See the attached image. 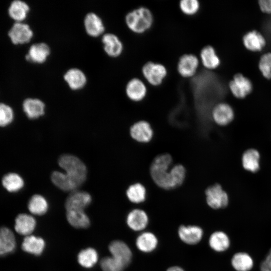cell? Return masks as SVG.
Masks as SVG:
<instances>
[{
    "mask_svg": "<svg viewBox=\"0 0 271 271\" xmlns=\"http://www.w3.org/2000/svg\"><path fill=\"white\" fill-rule=\"evenodd\" d=\"M58 162L66 178L77 190L86 179L87 171L84 163L78 157L68 154L61 155Z\"/></svg>",
    "mask_w": 271,
    "mask_h": 271,
    "instance_id": "1",
    "label": "cell"
},
{
    "mask_svg": "<svg viewBox=\"0 0 271 271\" xmlns=\"http://www.w3.org/2000/svg\"><path fill=\"white\" fill-rule=\"evenodd\" d=\"M172 163L171 156L167 154L158 156L152 163L150 169L152 178L163 189H173L171 177Z\"/></svg>",
    "mask_w": 271,
    "mask_h": 271,
    "instance_id": "2",
    "label": "cell"
},
{
    "mask_svg": "<svg viewBox=\"0 0 271 271\" xmlns=\"http://www.w3.org/2000/svg\"><path fill=\"white\" fill-rule=\"evenodd\" d=\"M125 22L131 31L140 34L145 33L152 27L154 17L149 9L141 7L129 12L125 17Z\"/></svg>",
    "mask_w": 271,
    "mask_h": 271,
    "instance_id": "3",
    "label": "cell"
},
{
    "mask_svg": "<svg viewBox=\"0 0 271 271\" xmlns=\"http://www.w3.org/2000/svg\"><path fill=\"white\" fill-rule=\"evenodd\" d=\"M142 74L146 81L151 85H160L167 75L166 67L161 63L149 61L142 67Z\"/></svg>",
    "mask_w": 271,
    "mask_h": 271,
    "instance_id": "4",
    "label": "cell"
},
{
    "mask_svg": "<svg viewBox=\"0 0 271 271\" xmlns=\"http://www.w3.org/2000/svg\"><path fill=\"white\" fill-rule=\"evenodd\" d=\"M205 194L208 205L213 209L224 208L228 204V194L220 184H216L209 187Z\"/></svg>",
    "mask_w": 271,
    "mask_h": 271,
    "instance_id": "5",
    "label": "cell"
},
{
    "mask_svg": "<svg viewBox=\"0 0 271 271\" xmlns=\"http://www.w3.org/2000/svg\"><path fill=\"white\" fill-rule=\"evenodd\" d=\"M229 88L235 97L244 98L252 91L251 81L241 74H236L229 83Z\"/></svg>",
    "mask_w": 271,
    "mask_h": 271,
    "instance_id": "6",
    "label": "cell"
},
{
    "mask_svg": "<svg viewBox=\"0 0 271 271\" xmlns=\"http://www.w3.org/2000/svg\"><path fill=\"white\" fill-rule=\"evenodd\" d=\"M199 59L193 54H185L182 55L177 64L179 74L183 77H193L197 71L199 66Z\"/></svg>",
    "mask_w": 271,
    "mask_h": 271,
    "instance_id": "7",
    "label": "cell"
},
{
    "mask_svg": "<svg viewBox=\"0 0 271 271\" xmlns=\"http://www.w3.org/2000/svg\"><path fill=\"white\" fill-rule=\"evenodd\" d=\"M92 200L91 195L87 192L75 190L71 192L66 199L65 206L66 210H84Z\"/></svg>",
    "mask_w": 271,
    "mask_h": 271,
    "instance_id": "8",
    "label": "cell"
},
{
    "mask_svg": "<svg viewBox=\"0 0 271 271\" xmlns=\"http://www.w3.org/2000/svg\"><path fill=\"white\" fill-rule=\"evenodd\" d=\"M83 25L86 33L96 38L104 34L105 26L102 19L96 13L89 12L84 17Z\"/></svg>",
    "mask_w": 271,
    "mask_h": 271,
    "instance_id": "9",
    "label": "cell"
},
{
    "mask_svg": "<svg viewBox=\"0 0 271 271\" xmlns=\"http://www.w3.org/2000/svg\"><path fill=\"white\" fill-rule=\"evenodd\" d=\"M103 48L105 53L112 58L118 57L123 51V45L119 37L114 34L104 33L101 38Z\"/></svg>",
    "mask_w": 271,
    "mask_h": 271,
    "instance_id": "10",
    "label": "cell"
},
{
    "mask_svg": "<svg viewBox=\"0 0 271 271\" xmlns=\"http://www.w3.org/2000/svg\"><path fill=\"white\" fill-rule=\"evenodd\" d=\"M125 92L127 97L130 100L134 102H139L146 97L148 89L142 80L138 78H133L126 83Z\"/></svg>",
    "mask_w": 271,
    "mask_h": 271,
    "instance_id": "11",
    "label": "cell"
},
{
    "mask_svg": "<svg viewBox=\"0 0 271 271\" xmlns=\"http://www.w3.org/2000/svg\"><path fill=\"white\" fill-rule=\"evenodd\" d=\"M211 116L214 122L220 125H226L234 118V113L232 107L228 104L220 102L213 108Z\"/></svg>",
    "mask_w": 271,
    "mask_h": 271,
    "instance_id": "12",
    "label": "cell"
},
{
    "mask_svg": "<svg viewBox=\"0 0 271 271\" xmlns=\"http://www.w3.org/2000/svg\"><path fill=\"white\" fill-rule=\"evenodd\" d=\"M9 36L14 44H23L31 41L33 32L28 25L17 22L9 32Z\"/></svg>",
    "mask_w": 271,
    "mask_h": 271,
    "instance_id": "13",
    "label": "cell"
},
{
    "mask_svg": "<svg viewBox=\"0 0 271 271\" xmlns=\"http://www.w3.org/2000/svg\"><path fill=\"white\" fill-rule=\"evenodd\" d=\"M63 78L69 87L73 90L82 89L87 81L86 74L78 68H71L67 70L63 75Z\"/></svg>",
    "mask_w": 271,
    "mask_h": 271,
    "instance_id": "14",
    "label": "cell"
},
{
    "mask_svg": "<svg viewBox=\"0 0 271 271\" xmlns=\"http://www.w3.org/2000/svg\"><path fill=\"white\" fill-rule=\"evenodd\" d=\"M50 53L51 49L47 44L43 42L36 43L30 47L26 59L35 63L42 64L47 60Z\"/></svg>",
    "mask_w": 271,
    "mask_h": 271,
    "instance_id": "15",
    "label": "cell"
},
{
    "mask_svg": "<svg viewBox=\"0 0 271 271\" xmlns=\"http://www.w3.org/2000/svg\"><path fill=\"white\" fill-rule=\"evenodd\" d=\"M36 226V220L27 213L18 214L15 219L14 228L17 233L25 236L32 234Z\"/></svg>",
    "mask_w": 271,
    "mask_h": 271,
    "instance_id": "16",
    "label": "cell"
},
{
    "mask_svg": "<svg viewBox=\"0 0 271 271\" xmlns=\"http://www.w3.org/2000/svg\"><path fill=\"white\" fill-rule=\"evenodd\" d=\"M108 249L111 256L123 262L126 266L132 258V252L128 246L121 240H114L110 242Z\"/></svg>",
    "mask_w": 271,
    "mask_h": 271,
    "instance_id": "17",
    "label": "cell"
},
{
    "mask_svg": "<svg viewBox=\"0 0 271 271\" xmlns=\"http://www.w3.org/2000/svg\"><path fill=\"white\" fill-rule=\"evenodd\" d=\"M130 133L134 140L140 143H147L151 140L153 131L149 122L141 120L131 126Z\"/></svg>",
    "mask_w": 271,
    "mask_h": 271,
    "instance_id": "18",
    "label": "cell"
},
{
    "mask_svg": "<svg viewBox=\"0 0 271 271\" xmlns=\"http://www.w3.org/2000/svg\"><path fill=\"white\" fill-rule=\"evenodd\" d=\"M16 240L13 231L5 226H0V256L13 252L16 248Z\"/></svg>",
    "mask_w": 271,
    "mask_h": 271,
    "instance_id": "19",
    "label": "cell"
},
{
    "mask_svg": "<svg viewBox=\"0 0 271 271\" xmlns=\"http://www.w3.org/2000/svg\"><path fill=\"white\" fill-rule=\"evenodd\" d=\"M203 234L202 228L198 226L181 225L178 229L179 236L181 240L190 245L198 243L201 240Z\"/></svg>",
    "mask_w": 271,
    "mask_h": 271,
    "instance_id": "20",
    "label": "cell"
},
{
    "mask_svg": "<svg viewBox=\"0 0 271 271\" xmlns=\"http://www.w3.org/2000/svg\"><path fill=\"white\" fill-rule=\"evenodd\" d=\"M46 243L43 238L32 234L25 236L21 244L24 251L36 256L43 252Z\"/></svg>",
    "mask_w": 271,
    "mask_h": 271,
    "instance_id": "21",
    "label": "cell"
},
{
    "mask_svg": "<svg viewBox=\"0 0 271 271\" xmlns=\"http://www.w3.org/2000/svg\"><path fill=\"white\" fill-rule=\"evenodd\" d=\"M23 108L29 118L36 119L44 114L45 104L38 98H28L24 101Z\"/></svg>",
    "mask_w": 271,
    "mask_h": 271,
    "instance_id": "22",
    "label": "cell"
},
{
    "mask_svg": "<svg viewBox=\"0 0 271 271\" xmlns=\"http://www.w3.org/2000/svg\"><path fill=\"white\" fill-rule=\"evenodd\" d=\"M244 47L252 52L261 51L266 45V41L263 35L259 32L253 30L247 33L242 39Z\"/></svg>",
    "mask_w": 271,
    "mask_h": 271,
    "instance_id": "23",
    "label": "cell"
},
{
    "mask_svg": "<svg viewBox=\"0 0 271 271\" xmlns=\"http://www.w3.org/2000/svg\"><path fill=\"white\" fill-rule=\"evenodd\" d=\"M126 223L128 227L134 231L142 230L148 225V217L144 210L133 209L128 214Z\"/></svg>",
    "mask_w": 271,
    "mask_h": 271,
    "instance_id": "24",
    "label": "cell"
},
{
    "mask_svg": "<svg viewBox=\"0 0 271 271\" xmlns=\"http://www.w3.org/2000/svg\"><path fill=\"white\" fill-rule=\"evenodd\" d=\"M200 59L203 66L209 70L217 68L220 64V59L215 49L210 45L205 46L201 49Z\"/></svg>",
    "mask_w": 271,
    "mask_h": 271,
    "instance_id": "25",
    "label": "cell"
},
{
    "mask_svg": "<svg viewBox=\"0 0 271 271\" xmlns=\"http://www.w3.org/2000/svg\"><path fill=\"white\" fill-rule=\"evenodd\" d=\"M231 264L236 271H250L254 266V260L248 253L239 251L233 254Z\"/></svg>",
    "mask_w": 271,
    "mask_h": 271,
    "instance_id": "26",
    "label": "cell"
},
{
    "mask_svg": "<svg viewBox=\"0 0 271 271\" xmlns=\"http://www.w3.org/2000/svg\"><path fill=\"white\" fill-rule=\"evenodd\" d=\"M243 168L252 173L257 172L260 168V154L255 149H249L243 154L241 159Z\"/></svg>",
    "mask_w": 271,
    "mask_h": 271,
    "instance_id": "27",
    "label": "cell"
},
{
    "mask_svg": "<svg viewBox=\"0 0 271 271\" xmlns=\"http://www.w3.org/2000/svg\"><path fill=\"white\" fill-rule=\"evenodd\" d=\"M66 218L68 223L76 228H86L90 225V219L84 210H66Z\"/></svg>",
    "mask_w": 271,
    "mask_h": 271,
    "instance_id": "28",
    "label": "cell"
},
{
    "mask_svg": "<svg viewBox=\"0 0 271 271\" xmlns=\"http://www.w3.org/2000/svg\"><path fill=\"white\" fill-rule=\"evenodd\" d=\"M209 244L210 247L217 252H223L230 245V240L228 235L223 231H217L210 236Z\"/></svg>",
    "mask_w": 271,
    "mask_h": 271,
    "instance_id": "29",
    "label": "cell"
},
{
    "mask_svg": "<svg viewBox=\"0 0 271 271\" xmlns=\"http://www.w3.org/2000/svg\"><path fill=\"white\" fill-rule=\"evenodd\" d=\"M2 185L9 192H19L24 186L23 178L16 173H9L4 175L2 180Z\"/></svg>",
    "mask_w": 271,
    "mask_h": 271,
    "instance_id": "30",
    "label": "cell"
},
{
    "mask_svg": "<svg viewBox=\"0 0 271 271\" xmlns=\"http://www.w3.org/2000/svg\"><path fill=\"white\" fill-rule=\"evenodd\" d=\"M136 243L138 248L141 251L150 252L156 248L158 239L153 233L146 232L138 236Z\"/></svg>",
    "mask_w": 271,
    "mask_h": 271,
    "instance_id": "31",
    "label": "cell"
},
{
    "mask_svg": "<svg viewBox=\"0 0 271 271\" xmlns=\"http://www.w3.org/2000/svg\"><path fill=\"white\" fill-rule=\"evenodd\" d=\"M28 208L30 212L35 215H42L48 209V203L46 199L40 194L33 195L29 200Z\"/></svg>",
    "mask_w": 271,
    "mask_h": 271,
    "instance_id": "32",
    "label": "cell"
},
{
    "mask_svg": "<svg viewBox=\"0 0 271 271\" xmlns=\"http://www.w3.org/2000/svg\"><path fill=\"white\" fill-rule=\"evenodd\" d=\"M98 259V253L92 247L82 249L77 255L78 262L85 268H89L93 267L97 262Z\"/></svg>",
    "mask_w": 271,
    "mask_h": 271,
    "instance_id": "33",
    "label": "cell"
},
{
    "mask_svg": "<svg viewBox=\"0 0 271 271\" xmlns=\"http://www.w3.org/2000/svg\"><path fill=\"white\" fill-rule=\"evenodd\" d=\"M30 8L28 4L21 1H14L9 9L10 16L18 22L24 20L29 12Z\"/></svg>",
    "mask_w": 271,
    "mask_h": 271,
    "instance_id": "34",
    "label": "cell"
},
{
    "mask_svg": "<svg viewBox=\"0 0 271 271\" xmlns=\"http://www.w3.org/2000/svg\"><path fill=\"white\" fill-rule=\"evenodd\" d=\"M146 193L145 187L139 183L130 185L126 192L128 200L134 203L144 202L146 198Z\"/></svg>",
    "mask_w": 271,
    "mask_h": 271,
    "instance_id": "35",
    "label": "cell"
},
{
    "mask_svg": "<svg viewBox=\"0 0 271 271\" xmlns=\"http://www.w3.org/2000/svg\"><path fill=\"white\" fill-rule=\"evenodd\" d=\"M51 179L57 187L64 191L71 192L76 190L66 177L63 172L54 171L51 175Z\"/></svg>",
    "mask_w": 271,
    "mask_h": 271,
    "instance_id": "36",
    "label": "cell"
},
{
    "mask_svg": "<svg viewBox=\"0 0 271 271\" xmlns=\"http://www.w3.org/2000/svg\"><path fill=\"white\" fill-rule=\"evenodd\" d=\"M100 265L103 271H123L126 267L123 262L112 256L103 258Z\"/></svg>",
    "mask_w": 271,
    "mask_h": 271,
    "instance_id": "37",
    "label": "cell"
},
{
    "mask_svg": "<svg viewBox=\"0 0 271 271\" xmlns=\"http://www.w3.org/2000/svg\"><path fill=\"white\" fill-rule=\"evenodd\" d=\"M186 170L184 166L180 164L176 165L171 169V177L173 188L181 185L184 181Z\"/></svg>",
    "mask_w": 271,
    "mask_h": 271,
    "instance_id": "38",
    "label": "cell"
},
{
    "mask_svg": "<svg viewBox=\"0 0 271 271\" xmlns=\"http://www.w3.org/2000/svg\"><path fill=\"white\" fill-rule=\"evenodd\" d=\"M200 7V3L197 0H182L179 3L181 11L187 16H193L197 14Z\"/></svg>",
    "mask_w": 271,
    "mask_h": 271,
    "instance_id": "39",
    "label": "cell"
},
{
    "mask_svg": "<svg viewBox=\"0 0 271 271\" xmlns=\"http://www.w3.org/2000/svg\"><path fill=\"white\" fill-rule=\"evenodd\" d=\"M13 109L8 105L0 103V127L10 125L14 120Z\"/></svg>",
    "mask_w": 271,
    "mask_h": 271,
    "instance_id": "40",
    "label": "cell"
},
{
    "mask_svg": "<svg viewBox=\"0 0 271 271\" xmlns=\"http://www.w3.org/2000/svg\"><path fill=\"white\" fill-rule=\"evenodd\" d=\"M259 69L263 76L271 79V53L263 54L260 57L258 63Z\"/></svg>",
    "mask_w": 271,
    "mask_h": 271,
    "instance_id": "41",
    "label": "cell"
},
{
    "mask_svg": "<svg viewBox=\"0 0 271 271\" xmlns=\"http://www.w3.org/2000/svg\"><path fill=\"white\" fill-rule=\"evenodd\" d=\"M259 268L260 271H271V248L264 259L261 262Z\"/></svg>",
    "mask_w": 271,
    "mask_h": 271,
    "instance_id": "42",
    "label": "cell"
},
{
    "mask_svg": "<svg viewBox=\"0 0 271 271\" xmlns=\"http://www.w3.org/2000/svg\"><path fill=\"white\" fill-rule=\"evenodd\" d=\"M261 11L266 14H271V0H262L258 2Z\"/></svg>",
    "mask_w": 271,
    "mask_h": 271,
    "instance_id": "43",
    "label": "cell"
},
{
    "mask_svg": "<svg viewBox=\"0 0 271 271\" xmlns=\"http://www.w3.org/2000/svg\"><path fill=\"white\" fill-rule=\"evenodd\" d=\"M167 271H184V270L178 266H173L168 268Z\"/></svg>",
    "mask_w": 271,
    "mask_h": 271,
    "instance_id": "44",
    "label": "cell"
}]
</instances>
